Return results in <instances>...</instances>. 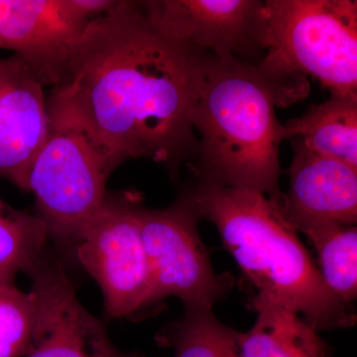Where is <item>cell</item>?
<instances>
[{
  "mask_svg": "<svg viewBox=\"0 0 357 357\" xmlns=\"http://www.w3.org/2000/svg\"><path fill=\"white\" fill-rule=\"evenodd\" d=\"M289 190L279 206L296 230L311 225H354L357 220V169L316 153L292 139Z\"/></svg>",
  "mask_w": 357,
  "mask_h": 357,
  "instance_id": "8fae6325",
  "label": "cell"
},
{
  "mask_svg": "<svg viewBox=\"0 0 357 357\" xmlns=\"http://www.w3.org/2000/svg\"><path fill=\"white\" fill-rule=\"evenodd\" d=\"M276 91L255 65L208 53L192 112L198 133L196 181L278 199L282 124Z\"/></svg>",
  "mask_w": 357,
  "mask_h": 357,
  "instance_id": "3957f363",
  "label": "cell"
},
{
  "mask_svg": "<svg viewBox=\"0 0 357 357\" xmlns=\"http://www.w3.org/2000/svg\"><path fill=\"white\" fill-rule=\"evenodd\" d=\"M77 8L89 20L107 15L121 4V0H73Z\"/></svg>",
  "mask_w": 357,
  "mask_h": 357,
  "instance_id": "d6986e66",
  "label": "cell"
},
{
  "mask_svg": "<svg viewBox=\"0 0 357 357\" xmlns=\"http://www.w3.org/2000/svg\"><path fill=\"white\" fill-rule=\"evenodd\" d=\"M257 319L239 335V357H328L330 347L311 325L278 304L256 307Z\"/></svg>",
  "mask_w": 357,
  "mask_h": 357,
  "instance_id": "5bb4252c",
  "label": "cell"
},
{
  "mask_svg": "<svg viewBox=\"0 0 357 357\" xmlns=\"http://www.w3.org/2000/svg\"><path fill=\"white\" fill-rule=\"evenodd\" d=\"M124 357H145L144 356H141L139 354H136V352H131V354H126Z\"/></svg>",
  "mask_w": 357,
  "mask_h": 357,
  "instance_id": "ffe728a7",
  "label": "cell"
},
{
  "mask_svg": "<svg viewBox=\"0 0 357 357\" xmlns=\"http://www.w3.org/2000/svg\"><path fill=\"white\" fill-rule=\"evenodd\" d=\"M141 237L152 279L154 302L176 297L185 307L213 309L231 290L234 279L218 275L199 238L198 218L184 197L165 210L140 206Z\"/></svg>",
  "mask_w": 357,
  "mask_h": 357,
  "instance_id": "52a82bcc",
  "label": "cell"
},
{
  "mask_svg": "<svg viewBox=\"0 0 357 357\" xmlns=\"http://www.w3.org/2000/svg\"><path fill=\"white\" fill-rule=\"evenodd\" d=\"M36 302L26 357H124L105 326L86 311L63 263L47 250L27 274Z\"/></svg>",
  "mask_w": 357,
  "mask_h": 357,
  "instance_id": "30bf717a",
  "label": "cell"
},
{
  "mask_svg": "<svg viewBox=\"0 0 357 357\" xmlns=\"http://www.w3.org/2000/svg\"><path fill=\"white\" fill-rule=\"evenodd\" d=\"M318 256L319 272L331 292L351 305L357 295V229L321 223L302 227Z\"/></svg>",
  "mask_w": 357,
  "mask_h": 357,
  "instance_id": "2e32d148",
  "label": "cell"
},
{
  "mask_svg": "<svg viewBox=\"0 0 357 357\" xmlns=\"http://www.w3.org/2000/svg\"><path fill=\"white\" fill-rule=\"evenodd\" d=\"M181 196L198 220L213 222L223 245L255 288L251 307L278 304L317 332L356 324L351 305L335 297L319 274L278 199L261 192L196 181Z\"/></svg>",
  "mask_w": 357,
  "mask_h": 357,
  "instance_id": "7a4b0ae2",
  "label": "cell"
},
{
  "mask_svg": "<svg viewBox=\"0 0 357 357\" xmlns=\"http://www.w3.org/2000/svg\"><path fill=\"white\" fill-rule=\"evenodd\" d=\"M114 170L81 130L50 121L24 191L34 194L38 217L63 257H74L84 227L105 202Z\"/></svg>",
  "mask_w": 357,
  "mask_h": 357,
  "instance_id": "5b68a950",
  "label": "cell"
},
{
  "mask_svg": "<svg viewBox=\"0 0 357 357\" xmlns=\"http://www.w3.org/2000/svg\"><path fill=\"white\" fill-rule=\"evenodd\" d=\"M138 192L107 195L86 223L74 258L100 286L107 318H131L155 304L153 279L141 237Z\"/></svg>",
  "mask_w": 357,
  "mask_h": 357,
  "instance_id": "8992f818",
  "label": "cell"
},
{
  "mask_svg": "<svg viewBox=\"0 0 357 357\" xmlns=\"http://www.w3.org/2000/svg\"><path fill=\"white\" fill-rule=\"evenodd\" d=\"M140 6L162 34L203 53L256 66L267 51L263 1L149 0Z\"/></svg>",
  "mask_w": 357,
  "mask_h": 357,
  "instance_id": "ba28073f",
  "label": "cell"
},
{
  "mask_svg": "<svg viewBox=\"0 0 357 357\" xmlns=\"http://www.w3.org/2000/svg\"><path fill=\"white\" fill-rule=\"evenodd\" d=\"M282 138L357 169V96L331 95L306 114L282 124Z\"/></svg>",
  "mask_w": 357,
  "mask_h": 357,
  "instance_id": "4fadbf2b",
  "label": "cell"
},
{
  "mask_svg": "<svg viewBox=\"0 0 357 357\" xmlns=\"http://www.w3.org/2000/svg\"><path fill=\"white\" fill-rule=\"evenodd\" d=\"M208 55L162 34L140 1L121 0L89 22L69 76L47 98L49 119L81 130L115 169L146 158L175 177L198 153L191 116Z\"/></svg>",
  "mask_w": 357,
  "mask_h": 357,
  "instance_id": "6da1fadb",
  "label": "cell"
},
{
  "mask_svg": "<svg viewBox=\"0 0 357 357\" xmlns=\"http://www.w3.org/2000/svg\"><path fill=\"white\" fill-rule=\"evenodd\" d=\"M49 126L43 84L17 56L0 58V178L24 191Z\"/></svg>",
  "mask_w": 357,
  "mask_h": 357,
  "instance_id": "7c38bea8",
  "label": "cell"
},
{
  "mask_svg": "<svg viewBox=\"0 0 357 357\" xmlns=\"http://www.w3.org/2000/svg\"><path fill=\"white\" fill-rule=\"evenodd\" d=\"M34 293L13 285L0 286V357L27 354L34 331Z\"/></svg>",
  "mask_w": 357,
  "mask_h": 357,
  "instance_id": "ac0fdd59",
  "label": "cell"
},
{
  "mask_svg": "<svg viewBox=\"0 0 357 357\" xmlns=\"http://www.w3.org/2000/svg\"><path fill=\"white\" fill-rule=\"evenodd\" d=\"M89 22L73 0H0V48L55 89L69 76Z\"/></svg>",
  "mask_w": 357,
  "mask_h": 357,
  "instance_id": "9c48e42d",
  "label": "cell"
},
{
  "mask_svg": "<svg viewBox=\"0 0 357 357\" xmlns=\"http://www.w3.org/2000/svg\"><path fill=\"white\" fill-rule=\"evenodd\" d=\"M262 13L267 53L256 67L282 96V84L307 91V75L331 95L357 96L356 0H267Z\"/></svg>",
  "mask_w": 357,
  "mask_h": 357,
  "instance_id": "277c9868",
  "label": "cell"
},
{
  "mask_svg": "<svg viewBox=\"0 0 357 357\" xmlns=\"http://www.w3.org/2000/svg\"><path fill=\"white\" fill-rule=\"evenodd\" d=\"M239 335L218 321L211 309L185 307L155 340L160 347L173 349V357H239Z\"/></svg>",
  "mask_w": 357,
  "mask_h": 357,
  "instance_id": "9a60e30c",
  "label": "cell"
},
{
  "mask_svg": "<svg viewBox=\"0 0 357 357\" xmlns=\"http://www.w3.org/2000/svg\"><path fill=\"white\" fill-rule=\"evenodd\" d=\"M47 239L38 215L13 208L0 222V286L13 285L20 272L28 274L46 252Z\"/></svg>",
  "mask_w": 357,
  "mask_h": 357,
  "instance_id": "e0dca14e",
  "label": "cell"
}]
</instances>
